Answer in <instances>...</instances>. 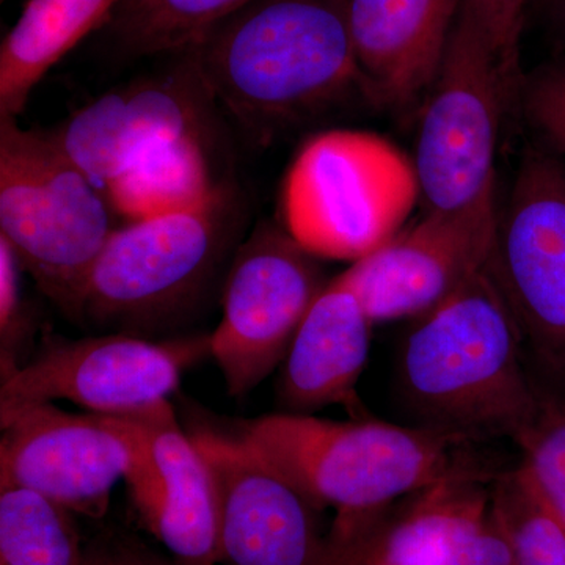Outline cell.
I'll use <instances>...</instances> for the list:
<instances>
[{
  "label": "cell",
  "mask_w": 565,
  "mask_h": 565,
  "mask_svg": "<svg viewBox=\"0 0 565 565\" xmlns=\"http://www.w3.org/2000/svg\"><path fill=\"white\" fill-rule=\"evenodd\" d=\"M492 503L514 565H565V527L539 501L519 468L494 476Z\"/></svg>",
  "instance_id": "24"
},
{
  "label": "cell",
  "mask_w": 565,
  "mask_h": 565,
  "mask_svg": "<svg viewBox=\"0 0 565 565\" xmlns=\"http://www.w3.org/2000/svg\"><path fill=\"white\" fill-rule=\"evenodd\" d=\"M522 332L487 269L419 318L397 364V394L415 426L468 440H514L533 415L537 382Z\"/></svg>",
  "instance_id": "2"
},
{
  "label": "cell",
  "mask_w": 565,
  "mask_h": 565,
  "mask_svg": "<svg viewBox=\"0 0 565 565\" xmlns=\"http://www.w3.org/2000/svg\"><path fill=\"white\" fill-rule=\"evenodd\" d=\"M150 556H151L152 564H154V565H178L177 563H174V561H167V559H163V557L151 555V553H150Z\"/></svg>",
  "instance_id": "29"
},
{
  "label": "cell",
  "mask_w": 565,
  "mask_h": 565,
  "mask_svg": "<svg viewBox=\"0 0 565 565\" xmlns=\"http://www.w3.org/2000/svg\"><path fill=\"white\" fill-rule=\"evenodd\" d=\"M497 217L427 212L338 275L374 323L423 318L484 273Z\"/></svg>",
  "instance_id": "14"
},
{
  "label": "cell",
  "mask_w": 565,
  "mask_h": 565,
  "mask_svg": "<svg viewBox=\"0 0 565 565\" xmlns=\"http://www.w3.org/2000/svg\"><path fill=\"white\" fill-rule=\"evenodd\" d=\"M192 52L215 102L258 140L367 96L334 0H255Z\"/></svg>",
  "instance_id": "1"
},
{
  "label": "cell",
  "mask_w": 565,
  "mask_h": 565,
  "mask_svg": "<svg viewBox=\"0 0 565 565\" xmlns=\"http://www.w3.org/2000/svg\"><path fill=\"white\" fill-rule=\"evenodd\" d=\"M531 2L533 0H465L492 44L505 73L516 82L523 77L520 68V43Z\"/></svg>",
  "instance_id": "27"
},
{
  "label": "cell",
  "mask_w": 565,
  "mask_h": 565,
  "mask_svg": "<svg viewBox=\"0 0 565 565\" xmlns=\"http://www.w3.org/2000/svg\"><path fill=\"white\" fill-rule=\"evenodd\" d=\"M24 273L17 253L0 236V370L2 379L20 367V351L31 333V313L22 297Z\"/></svg>",
  "instance_id": "26"
},
{
  "label": "cell",
  "mask_w": 565,
  "mask_h": 565,
  "mask_svg": "<svg viewBox=\"0 0 565 565\" xmlns=\"http://www.w3.org/2000/svg\"><path fill=\"white\" fill-rule=\"evenodd\" d=\"M210 353V337L151 341L109 333L51 341L0 386V423L32 405L70 401L90 414L125 415L169 401L182 374Z\"/></svg>",
  "instance_id": "10"
},
{
  "label": "cell",
  "mask_w": 565,
  "mask_h": 565,
  "mask_svg": "<svg viewBox=\"0 0 565 565\" xmlns=\"http://www.w3.org/2000/svg\"><path fill=\"white\" fill-rule=\"evenodd\" d=\"M519 87L463 0L416 140L414 163L427 212L497 217L494 162Z\"/></svg>",
  "instance_id": "6"
},
{
  "label": "cell",
  "mask_w": 565,
  "mask_h": 565,
  "mask_svg": "<svg viewBox=\"0 0 565 565\" xmlns=\"http://www.w3.org/2000/svg\"><path fill=\"white\" fill-rule=\"evenodd\" d=\"M111 207L46 131L0 117V236L24 273L70 316L109 241Z\"/></svg>",
  "instance_id": "4"
},
{
  "label": "cell",
  "mask_w": 565,
  "mask_h": 565,
  "mask_svg": "<svg viewBox=\"0 0 565 565\" xmlns=\"http://www.w3.org/2000/svg\"><path fill=\"white\" fill-rule=\"evenodd\" d=\"M221 493V557L228 565H321L318 512L244 438L193 435Z\"/></svg>",
  "instance_id": "15"
},
{
  "label": "cell",
  "mask_w": 565,
  "mask_h": 565,
  "mask_svg": "<svg viewBox=\"0 0 565 565\" xmlns=\"http://www.w3.org/2000/svg\"><path fill=\"white\" fill-rule=\"evenodd\" d=\"M214 103L192 52H184L170 68L104 93L46 134L104 192L154 148L206 134Z\"/></svg>",
  "instance_id": "12"
},
{
  "label": "cell",
  "mask_w": 565,
  "mask_h": 565,
  "mask_svg": "<svg viewBox=\"0 0 565 565\" xmlns=\"http://www.w3.org/2000/svg\"><path fill=\"white\" fill-rule=\"evenodd\" d=\"M419 196L415 163L392 141L332 129L305 141L289 166L281 226L316 258L355 263L403 230Z\"/></svg>",
  "instance_id": "5"
},
{
  "label": "cell",
  "mask_w": 565,
  "mask_h": 565,
  "mask_svg": "<svg viewBox=\"0 0 565 565\" xmlns=\"http://www.w3.org/2000/svg\"><path fill=\"white\" fill-rule=\"evenodd\" d=\"M0 486L33 490L74 514L102 519L128 470L129 441L111 415L32 405L2 422Z\"/></svg>",
  "instance_id": "13"
},
{
  "label": "cell",
  "mask_w": 565,
  "mask_h": 565,
  "mask_svg": "<svg viewBox=\"0 0 565 565\" xmlns=\"http://www.w3.org/2000/svg\"><path fill=\"white\" fill-rule=\"evenodd\" d=\"M522 460L519 471L535 497L565 527V393L537 388L533 415L514 438Z\"/></svg>",
  "instance_id": "23"
},
{
  "label": "cell",
  "mask_w": 565,
  "mask_h": 565,
  "mask_svg": "<svg viewBox=\"0 0 565 565\" xmlns=\"http://www.w3.org/2000/svg\"><path fill=\"white\" fill-rule=\"evenodd\" d=\"M255 0H120L111 36L132 57L184 54L221 22Z\"/></svg>",
  "instance_id": "21"
},
{
  "label": "cell",
  "mask_w": 565,
  "mask_h": 565,
  "mask_svg": "<svg viewBox=\"0 0 565 565\" xmlns=\"http://www.w3.org/2000/svg\"><path fill=\"white\" fill-rule=\"evenodd\" d=\"M373 326L340 277L327 282L281 363L278 393L289 414L310 415L330 405L359 411L356 385L370 355Z\"/></svg>",
  "instance_id": "18"
},
{
  "label": "cell",
  "mask_w": 565,
  "mask_h": 565,
  "mask_svg": "<svg viewBox=\"0 0 565 565\" xmlns=\"http://www.w3.org/2000/svg\"><path fill=\"white\" fill-rule=\"evenodd\" d=\"M371 102L407 107L426 98L463 0H334Z\"/></svg>",
  "instance_id": "16"
},
{
  "label": "cell",
  "mask_w": 565,
  "mask_h": 565,
  "mask_svg": "<svg viewBox=\"0 0 565 565\" xmlns=\"http://www.w3.org/2000/svg\"><path fill=\"white\" fill-rule=\"evenodd\" d=\"M232 196L114 230L93 266L81 321L145 332L188 307L221 263L232 232Z\"/></svg>",
  "instance_id": "7"
},
{
  "label": "cell",
  "mask_w": 565,
  "mask_h": 565,
  "mask_svg": "<svg viewBox=\"0 0 565 565\" xmlns=\"http://www.w3.org/2000/svg\"><path fill=\"white\" fill-rule=\"evenodd\" d=\"M120 0H29L0 46V117L18 118L40 81Z\"/></svg>",
  "instance_id": "19"
},
{
  "label": "cell",
  "mask_w": 565,
  "mask_h": 565,
  "mask_svg": "<svg viewBox=\"0 0 565 565\" xmlns=\"http://www.w3.org/2000/svg\"><path fill=\"white\" fill-rule=\"evenodd\" d=\"M482 476H459L337 523L321 565H514Z\"/></svg>",
  "instance_id": "11"
},
{
  "label": "cell",
  "mask_w": 565,
  "mask_h": 565,
  "mask_svg": "<svg viewBox=\"0 0 565 565\" xmlns=\"http://www.w3.org/2000/svg\"><path fill=\"white\" fill-rule=\"evenodd\" d=\"M516 110L541 147L565 161V58L523 74Z\"/></svg>",
  "instance_id": "25"
},
{
  "label": "cell",
  "mask_w": 565,
  "mask_h": 565,
  "mask_svg": "<svg viewBox=\"0 0 565 565\" xmlns=\"http://www.w3.org/2000/svg\"><path fill=\"white\" fill-rule=\"evenodd\" d=\"M487 273L523 341L565 382V161L530 148L498 206Z\"/></svg>",
  "instance_id": "8"
},
{
  "label": "cell",
  "mask_w": 565,
  "mask_h": 565,
  "mask_svg": "<svg viewBox=\"0 0 565 565\" xmlns=\"http://www.w3.org/2000/svg\"><path fill=\"white\" fill-rule=\"evenodd\" d=\"M84 565H154L150 553L129 546L103 545L85 550Z\"/></svg>",
  "instance_id": "28"
},
{
  "label": "cell",
  "mask_w": 565,
  "mask_h": 565,
  "mask_svg": "<svg viewBox=\"0 0 565 565\" xmlns=\"http://www.w3.org/2000/svg\"><path fill=\"white\" fill-rule=\"evenodd\" d=\"M125 415L139 424L159 476L158 501L145 526L178 565L222 563L221 493L195 438L182 433L170 401Z\"/></svg>",
  "instance_id": "17"
},
{
  "label": "cell",
  "mask_w": 565,
  "mask_h": 565,
  "mask_svg": "<svg viewBox=\"0 0 565 565\" xmlns=\"http://www.w3.org/2000/svg\"><path fill=\"white\" fill-rule=\"evenodd\" d=\"M319 258L282 226L262 223L234 255L223 315L210 353L232 396L262 384L288 353L300 323L326 288Z\"/></svg>",
  "instance_id": "9"
},
{
  "label": "cell",
  "mask_w": 565,
  "mask_h": 565,
  "mask_svg": "<svg viewBox=\"0 0 565 565\" xmlns=\"http://www.w3.org/2000/svg\"><path fill=\"white\" fill-rule=\"evenodd\" d=\"M73 514L33 490L0 486V565H84Z\"/></svg>",
  "instance_id": "22"
},
{
  "label": "cell",
  "mask_w": 565,
  "mask_h": 565,
  "mask_svg": "<svg viewBox=\"0 0 565 565\" xmlns=\"http://www.w3.org/2000/svg\"><path fill=\"white\" fill-rule=\"evenodd\" d=\"M223 192L212 178L206 134H189L147 152L103 193L111 211L140 222L199 210Z\"/></svg>",
  "instance_id": "20"
},
{
  "label": "cell",
  "mask_w": 565,
  "mask_h": 565,
  "mask_svg": "<svg viewBox=\"0 0 565 565\" xmlns=\"http://www.w3.org/2000/svg\"><path fill=\"white\" fill-rule=\"evenodd\" d=\"M239 437L319 511L333 508L340 523L377 514L446 479L490 476L468 455L473 440L423 426L280 414L245 423Z\"/></svg>",
  "instance_id": "3"
}]
</instances>
